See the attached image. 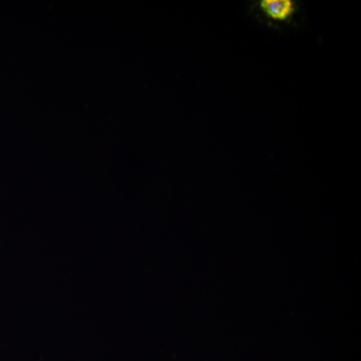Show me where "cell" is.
Returning a JSON list of instances; mask_svg holds the SVG:
<instances>
[{
  "label": "cell",
  "instance_id": "1",
  "mask_svg": "<svg viewBox=\"0 0 361 361\" xmlns=\"http://www.w3.org/2000/svg\"><path fill=\"white\" fill-rule=\"evenodd\" d=\"M300 4L296 0H258L250 6V13L263 25L275 30L296 25Z\"/></svg>",
  "mask_w": 361,
  "mask_h": 361
}]
</instances>
